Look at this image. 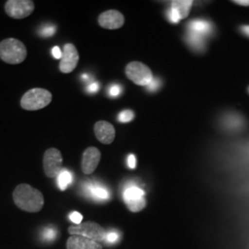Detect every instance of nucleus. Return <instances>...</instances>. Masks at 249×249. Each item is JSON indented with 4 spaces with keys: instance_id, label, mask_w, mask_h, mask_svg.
<instances>
[{
    "instance_id": "19",
    "label": "nucleus",
    "mask_w": 249,
    "mask_h": 249,
    "mask_svg": "<svg viewBox=\"0 0 249 249\" xmlns=\"http://www.w3.org/2000/svg\"><path fill=\"white\" fill-rule=\"evenodd\" d=\"M188 42L191 44V45L195 48H201L202 47V39L201 36H198L194 33H190V35L188 36Z\"/></svg>"
},
{
    "instance_id": "22",
    "label": "nucleus",
    "mask_w": 249,
    "mask_h": 249,
    "mask_svg": "<svg viewBox=\"0 0 249 249\" xmlns=\"http://www.w3.org/2000/svg\"><path fill=\"white\" fill-rule=\"evenodd\" d=\"M121 92H122V88L120 85L114 84L109 88V95L111 97H117L121 94Z\"/></svg>"
},
{
    "instance_id": "7",
    "label": "nucleus",
    "mask_w": 249,
    "mask_h": 249,
    "mask_svg": "<svg viewBox=\"0 0 249 249\" xmlns=\"http://www.w3.org/2000/svg\"><path fill=\"white\" fill-rule=\"evenodd\" d=\"M43 164L45 176L47 178L57 177L63 169V157L60 151L55 148L46 150L44 154Z\"/></svg>"
},
{
    "instance_id": "15",
    "label": "nucleus",
    "mask_w": 249,
    "mask_h": 249,
    "mask_svg": "<svg viewBox=\"0 0 249 249\" xmlns=\"http://www.w3.org/2000/svg\"><path fill=\"white\" fill-rule=\"evenodd\" d=\"M189 28L191 29L192 33L198 36H203L210 34L212 30V25L210 24V22L204 19H195L189 23Z\"/></svg>"
},
{
    "instance_id": "12",
    "label": "nucleus",
    "mask_w": 249,
    "mask_h": 249,
    "mask_svg": "<svg viewBox=\"0 0 249 249\" xmlns=\"http://www.w3.org/2000/svg\"><path fill=\"white\" fill-rule=\"evenodd\" d=\"M94 133L100 142L111 144L116 137V130L112 124L107 121H98L94 124Z\"/></svg>"
},
{
    "instance_id": "13",
    "label": "nucleus",
    "mask_w": 249,
    "mask_h": 249,
    "mask_svg": "<svg viewBox=\"0 0 249 249\" xmlns=\"http://www.w3.org/2000/svg\"><path fill=\"white\" fill-rule=\"evenodd\" d=\"M68 249H103V246L81 235H71L67 241Z\"/></svg>"
},
{
    "instance_id": "24",
    "label": "nucleus",
    "mask_w": 249,
    "mask_h": 249,
    "mask_svg": "<svg viewBox=\"0 0 249 249\" xmlns=\"http://www.w3.org/2000/svg\"><path fill=\"white\" fill-rule=\"evenodd\" d=\"M160 80L159 79H152L151 83L147 86V89L150 91H155L160 88Z\"/></svg>"
},
{
    "instance_id": "10",
    "label": "nucleus",
    "mask_w": 249,
    "mask_h": 249,
    "mask_svg": "<svg viewBox=\"0 0 249 249\" xmlns=\"http://www.w3.org/2000/svg\"><path fill=\"white\" fill-rule=\"evenodd\" d=\"M101 151L95 147H89L86 149L81 159V170L83 174L90 175L92 174L98 166L101 160Z\"/></svg>"
},
{
    "instance_id": "17",
    "label": "nucleus",
    "mask_w": 249,
    "mask_h": 249,
    "mask_svg": "<svg viewBox=\"0 0 249 249\" xmlns=\"http://www.w3.org/2000/svg\"><path fill=\"white\" fill-rule=\"evenodd\" d=\"M73 180L72 174L67 169H62V171L59 173L57 176V185L60 188V190H66L68 187L71 185Z\"/></svg>"
},
{
    "instance_id": "5",
    "label": "nucleus",
    "mask_w": 249,
    "mask_h": 249,
    "mask_svg": "<svg viewBox=\"0 0 249 249\" xmlns=\"http://www.w3.org/2000/svg\"><path fill=\"white\" fill-rule=\"evenodd\" d=\"M125 75L134 83L140 86H148L153 79L149 67L142 62H130L125 67Z\"/></svg>"
},
{
    "instance_id": "16",
    "label": "nucleus",
    "mask_w": 249,
    "mask_h": 249,
    "mask_svg": "<svg viewBox=\"0 0 249 249\" xmlns=\"http://www.w3.org/2000/svg\"><path fill=\"white\" fill-rule=\"evenodd\" d=\"M89 192L91 196L98 200H107L110 198V193L107 188L98 185H89Z\"/></svg>"
},
{
    "instance_id": "14",
    "label": "nucleus",
    "mask_w": 249,
    "mask_h": 249,
    "mask_svg": "<svg viewBox=\"0 0 249 249\" xmlns=\"http://www.w3.org/2000/svg\"><path fill=\"white\" fill-rule=\"evenodd\" d=\"M193 5L191 0H175L171 2V9L177 11L181 19L187 18Z\"/></svg>"
},
{
    "instance_id": "30",
    "label": "nucleus",
    "mask_w": 249,
    "mask_h": 249,
    "mask_svg": "<svg viewBox=\"0 0 249 249\" xmlns=\"http://www.w3.org/2000/svg\"><path fill=\"white\" fill-rule=\"evenodd\" d=\"M233 3L238 4L241 6H249V0H235V1H233Z\"/></svg>"
},
{
    "instance_id": "1",
    "label": "nucleus",
    "mask_w": 249,
    "mask_h": 249,
    "mask_svg": "<svg viewBox=\"0 0 249 249\" xmlns=\"http://www.w3.org/2000/svg\"><path fill=\"white\" fill-rule=\"evenodd\" d=\"M13 200L18 209L36 213H39L45 204L42 192L28 184H20L13 191Z\"/></svg>"
},
{
    "instance_id": "3",
    "label": "nucleus",
    "mask_w": 249,
    "mask_h": 249,
    "mask_svg": "<svg viewBox=\"0 0 249 249\" xmlns=\"http://www.w3.org/2000/svg\"><path fill=\"white\" fill-rule=\"evenodd\" d=\"M52 93L43 88H34L24 93L20 107L27 111H37L47 107L52 102Z\"/></svg>"
},
{
    "instance_id": "4",
    "label": "nucleus",
    "mask_w": 249,
    "mask_h": 249,
    "mask_svg": "<svg viewBox=\"0 0 249 249\" xmlns=\"http://www.w3.org/2000/svg\"><path fill=\"white\" fill-rule=\"evenodd\" d=\"M68 231L71 235H81L98 243L106 241L107 233L102 225L89 221L81 223L79 225L70 226Z\"/></svg>"
},
{
    "instance_id": "6",
    "label": "nucleus",
    "mask_w": 249,
    "mask_h": 249,
    "mask_svg": "<svg viewBox=\"0 0 249 249\" xmlns=\"http://www.w3.org/2000/svg\"><path fill=\"white\" fill-rule=\"evenodd\" d=\"M35 2L32 0H9L5 4V11L10 18L22 19L35 11Z\"/></svg>"
},
{
    "instance_id": "26",
    "label": "nucleus",
    "mask_w": 249,
    "mask_h": 249,
    "mask_svg": "<svg viewBox=\"0 0 249 249\" xmlns=\"http://www.w3.org/2000/svg\"><path fill=\"white\" fill-rule=\"evenodd\" d=\"M119 235L116 231H110L107 232V237H106V241L107 243H116V241L118 240Z\"/></svg>"
},
{
    "instance_id": "28",
    "label": "nucleus",
    "mask_w": 249,
    "mask_h": 249,
    "mask_svg": "<svg viewBox=\"0 0 249 249\" xmlns=\"http://www.w3.org/2000/svg\"><path fill=\"white\" fill-rule=\"evenodd\" d=\"M127 165L129 168L135 169L136 168V156L134 154H129L127 157Z\"/></svg>"
},
{
    "instance_id": "2",
    "label": "nucleus",
    "mask_w": 249,
    "mask_h": 249,
    "mask_svg": "<svg viewBox=\"0 0 249 249\" xmlns=\"http://www.w3.org/2000/svg\"><path fill=\"white\" fill-rule=\"evenodd\" d=\"M25 45L15 38H8L0 43V59L7 64L18 65L26 59Z\"/></svg>"
},
{
    "instance_id": "20",
    "label": "nucleus",
    "mask_w": 249,
    "mask_h": 249,
    "mask_svg": "<svg viewBox=\"0 0 249 249\" xmlns=\"http://www.w3.org/2000/svg\"><path fill=\"white\" fill-rule=\"evenodd\" d=\"M57 235V231L53 227H46L43 231V238L45 241H53Z\"/></svg>"
},
{
    "instance_id": "23",
    "label": "nucleus",
    "mask_w": 249,
    "mask_h": 249,
    "mask_svg": "<svg viewBox=\"0 0 249 249\" xmlns=\"http://www.w3.org/2000/svg\"><path fill=\"white\" fill-rule=\"evenodd\" d=\"M82 219L83 216L78 212H72L70 214V220L76 225H79L82 223Z\"/></svg>"
},
{
    "instance_id": "18",
    "label": "nucleus",
    "mask_w": 249,
    "mask_h": 249,
    "mask_svg": "<svg viewBox=\"0 0 249 249\" xmlns=\"http://www.w3.org/2000/svg\"><path fill=\"white\" fill-rule=\"evenodd\" d=\"M117 118L121 123H128L135 118V114L131 110H124L118 115Z\"/></svg>"
},
{
    "instance_id": "27",
    "label": "nucleus",
    "mask_w": 249,
    "mask_h": 249,
    "mask_svg": "<svg viewBox=\"0 0 249 249\" xmlns=\"http://www.w3.org/2000/svg\"><path fill=\"white\" fill-rule=\"evenodd\" d=\"M52 54L55 59H61L62 58L63 52L59 46H54L52 49Z\"/></svg>"
},
{
    "instance_id": "31",
    "label": "nucleus",
    "mask_w": 249,
    "mask_h": 249,
    "mask_svg": "<svg viewBox=\"0 0 249 249\" xmlns=\"http://www.w3.org/2000/svg\"><path fill=\"white\" fill-rule=\"evenodd\" d=\"M241 32L245 35V36L249 37V25H245V26L241 27Z\"/></svg>"
},
{
    "instance_id": "8",
    "label": "nucleus",
    "mask_w": 249,
    "mask_h": 249,
    "mask_svg": "<svg viewBox=\"0 0 249 249\" xmlns=\"http://www.w3.org/2000/svg\"><path fill=\"white\" fill-rule=\"evenodd\" d=\"M145 192L140 187H132L125 188L123 194L124 202L128 210L132 213H139L146 207Z\"/></svg>"
},
{
    "instance_id": "9",
    "label": "nucleus",
    "mask_w": 249,
    "mask_h": 249,
    "mask_svg": "<svg viewBox=\"0 0 249 249\" xmlns=\"http://www.w3.org/2000/svg\"><path fill=\"white\" fill-rule=\"evenodd\" d=\"M63 55L59 64V70L62 73L69 74L71 73L77 67L80 55L76 46L73 44H67L63 49Z\"/></svg>"
},
{
    "instance_id": "25",
    "label": "nucleus",
    "mask_w": 249,
    "mask_h": 249,
    "mask_svg": "<svg viewBox=\"0 0 249 249\" xmlns=\"http://www.w3.org/2000/svg\"><path fill=\"white\" fill-rule=\"evenodd\" d=\"M168 17H169L170 21L173 22V23H178L181 20L178 12L175 11L174 9H170L169 12H168Z\"/></svg>"
},
{
    "instance_id": "21",
    "label": "nucleus",
    "mask_w": 249,
    "mask_h": 249,
    "mask_svg": "<svg viewBox=\"0 0 249 249\" xmlns=\"http://www.w3.org/2000/svg\"><path fill=\"white\" fill-rule=\"evenodd\" d=\"M55 31H56V28L53 25H46L41 29L40 35L43 37H51L55 34Z\"/></svg>"
},
{
    "instance_id": "29",
    "label": "nucleus",
    "mask_w": 249,
    "mask_h": 249,
    "mask_svg": "<svg viewBox=\"0 0 249 249\" xmlns=\"http://www.w3.org/2000/svg\"><path fill=\"white\" fill-rule=\"evenodd\" d=\"M99 89V84L97 82H93L91 84H89V86L87 87V90L90 92V93H94L97 92Z\"/></svg>"
},
{
    "instance_id": "11",
    "label": "nucleus",
    "mask_w": 249,
    "mask_h": 249,
    "mask_svg": "<svg viewBox=\"0 0 249 249\" xmlns=\"http://www.w3.org/2000/svg\"><path fill=\"white\" fill-rule=\"evenodd\" d=\"M100 26L108 30H116L124 25V18L123 14L117 10H107L103 12L98 18Z\"/></svg>"
}]
</instances>
